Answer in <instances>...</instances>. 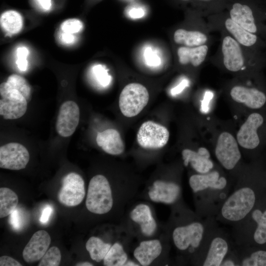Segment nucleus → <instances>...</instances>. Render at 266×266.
I'll return each mask as SVG.
<instances>
[{
  "label": "nucleus",
  "mask_w": 266,
  "mask_h": 266,
  "mask_svg": "<svg viewBox=\"0 0 266 266\" xmlns=\"http://www.w3.org/2000/svg\"><path fill=\"white\" fill-rule=\"evenodd\" d=\"M164 230L179 264L191 265L209 231L217 224L215 217L203 218L185 204L183 200L170 206Z\"/></svg>",
  "instance_id": "f257e3e1"
},
{
  "label": "nucleus",
  "mask_w": 266,
  "mask_h": 266,
  "mask_svg": "<svg viewBox=\"0 0 266 266\" xmlns=\"http://www.w3.org/2000/svg\"><path fill=\"white\" fill-rule=\"evenodd\" d=\"M139 189L134 185L113 188L107 177L97 174L90 180L86 207L89 212L98 215L108 214L115 209L122 218L129 205L137 197Z\"/></svg>",
  "instance_id": "f03ea898"
},
{
  "label": "nucleus",
  "mask_w": 266,
  "mask_h": 266,
  "mask_svg": "<svg viewBox=\"0 0 266 266\" xmlns=\"http://www.w3.org/2000/svg\"><path fill=\"white\" fill-rule=\"evenodd\" d=\"M195 212L203 218L215 217L230 195L231 184L216 169L204 173H194L189 178Z\"/></svg>",
  "instance_id": "7ed1b4c3"
},
{
  "label": "nucleus",
  "mask_w": 266,
  "mask_h": 266,
  "mask_svg": "<svg viewBox=\"0 0 266 266\" xmlns=\"http://www.w3.org/2000/svg\"><path fill=\"white\" fill-rule=\"evenodd\" d=\"M266 183L243 175L215 217L217 222L232 227L244 219L266 195Z\"/></svg>",
  "instance_id": "20e7f679"
},
{
  "label": "nucleus",
  "mask_w": 266,
  "mask_h": 266,
  "mask_svg": "<svg viewBox=\"0 0 266 266\" xmlns=\"http://www.w3.org/2000/svg\"><path fill=\"white\" fill-rule=\"evenodd\" d=\"M133 201L120 220V227L129 238L137 241L157 237L164 225L157 221L153 208L148 200Z\"/></svg>",
  "instance_id": "39448f33"
},
{
  "label": "nucleus",
  "mask_w": 266,
  "mask_h": 266,
  "mask_svg": "<svg viewBox=\"0 0 266 266\" xmlns=\"http://www.w3.org/2000/svg\"><path fill=\"white\" fill-rule=\"evenodd\" d=\"M232 227V237L236 246L266 248V195Z\"/></svg>",
  "instance_id": "423d86ee"
},
{
  "label": "nucleus",
  "mask_w": 266,
  "mask_h": 266,
  "mask_svg": "<svg viewBox=\"0 0 266 266\" xmlns=\"http://www.w3.org/2000/svg\"><path fill=\"white\" fill-rule=\"evenodd\" d=\"M235 246L233 238L217 224L207 234L191 265L220 266L223 259Z\"/></svg>",
  "instance_id": "0eeeda50"
},
{
  "label": "nucleus",
  "mask_w": 266,
  "mask_h": 266,
  "mask_svg": "<svg viewBox=\"0 0 266 266\" xmlns=\"http://www.w3.org/2000/svg\"><path fill=\"white\" fill-rule=\"evenodd\" d=\"M171 245L165 232L157 237L138 241L134 247L133 255L141 266H167L170 264L169 253Z\"/></svg>",
  "instance_id": "6e6552de"
},
{
  "label": "nucleus",
  "mask_w": 266,
  "mask_h": 266,
  "mask_svg": "<svg viewBox=\"0 0 266 266\" xmlns=\"http://www.w3.org/2000/svg\"><path fill=\"white\" fill-rule=\"evenodd\" d=\"M141 196L144 200L170 206L183 200L181 182L176 179L154 180L144 188Z\"/></svg>",
  "instance_id": "1a4fd4ad"
},
{
  "label": "nucleus",
  "mask_w": 266,
  "mask_h": 266,
  "mask_svg": "<svg viewBox=\"0 0 266 266\" xmlns=\"http://www.w3.org/2000/svg\"><path fill=\"white\" fill-rule=\"evenodd\" d=\"M148 92L143 85L133 83L127 85L120 93L119 106L126 117H133L138 115L149 101Z\"/></svg>",
  "instance_id": "9d476101"
},
{
  "label": "nucleus",
  "mask_w": 266,
  "mask_h": 266,
  "mask_svg": "<svg viewBox=\"0 0 266 266\" xmlns=\"http://www.w3.org/2000/svg\"><path fill=\"white\" fill-rule=\"evenodd\" d=\"M0 115L5 119L14 120L23 116L27 109L28 101L17 90L6 82L0 85Z\"/></svg>",
  "instance_id": "9b49d317"
},
{
  "label": "nucleus",
  "mask_w": 266,
  "mask_h": 266,
  "mask_svg": "<svg viewBox=\"0 0 266 266\" xmlns=\"http://www.w3.org/2000/svg\"><path fill=\"white\" fill-rule=\"evenodd\" d=\"M215 157L223 168L228 171L235 169L241 154L238 142L230 133L224 132L218 136L215 149Z\"/></svg>",
  "instance_id": "f8f14e48"
},
{
  "label": "nucleus",
  "mask_w": 266,
  "mask_h": 266,
  "mask_svg": "<svg viewBox=\"0 0 266 266\" xmlns=\"http://www.w3.org/2000/svg\"><path fill=\"white\" fill-rule=\"evenodd\" d=\"M62 185L58 194V199L66 206H75L83 200L85 194V183L78 173L70 172L62 179Z\"/></svg>",
  "instance_id": "ddd939ff"
},
{
  "label": "nucleus",
  "mask_w": 266,
  "mask_h": 266,
  "mask_svg": "<svg viewBox=\"0 0 266 266\" xmlns=\"http://www.w3.org/2000/svg\"><path fill=\"white\" fill-rule=\"evenodd\" d=\"M169 136V132L165 126L148 121L140 127L137 133V141L143 148L157 149L166 144Z\"/></svg>",
  "instance_id": "4468645a"
},
{
  "label": "nucleus",
  "mask_w": 266,
  "mask_h": 266,
  "mask_svg": "<svg viewBox=\"0 0 266 266\" xmlns=\"http://www.w3.org/2000/svg\"><path fill=\"white\" fill-rule=\"evenodd\" d=\"M29 160V153L21 144L10 142L0 147V168L10 170L22 169L26 167Z\"/></svg>",
  "instance_id": "2eb2a0df"
},
{
  "label": "nucleus",
  "mask_w": 266,
  "mask_h": 266,
  "mask_svg": "<svg viewBox=\"0 0 266 266\" xmlns=\"http://www.w3.org/2000/svg\"><path fill=\"white\" fill-rule=\"evenodd\" d=\"M80 111L73 101L64 102L60 106L57 119L56 128L58 133L63 137L71 135L79 121Z\"/></svg>",
  "instance_id": "dca6fc26"
},
{
  "label": "nucleus",
  "mask_w": 266,
  "mask_h": 266,
  "mask_svg": "<svg viewBox=\"0 0 266 266\" xmlns=\"http://www.w3.org/2000/svg\"><path fill=\"white\" fill-rule=\"evenodd\" d=\"M263 122V117L260 114L253 113L250 114L237 133L238 144L247 149H253L257 147L260 143L257 130Z\"/></svg>",
  "instance_id": "f3484780"
},
{
  "label": "nucleus",
  "mask_w": 266,
  "mask_h": 266,
  "mask_svg": "<svg viewBox=\"0 0 266 266\" xmlns=\"http://www.w3.org/2000/svg\"><path fill=\"white\" fill-rule=\"evenodd\" d=\"M51 237L44 230L35 232L25 247L22 256L28 263L38 261L42 258L49 247Z\"/></svg>",
  "instance_id": "a211bd4d"
},
{
  "label": "nucleus",
  "mask_w": 266,
  "mask_h": 266,
  "mask_svg": "<svg viewBox=\"0 0 266 266\" xmlns=\"http://www.w3.org/2000/svg\"><path fill=\"white\" fill-rule=\"evenodd\" d=\"M222 52L224 65L228 70L237 72L244 66V58L240 44L233 37L226 36L223 38Z\"/></svg>",
  "instance_id": "6ab92c4d"
},
{
  "label": "nucleus",
  "mask_w": 266,
  "mask_h": 266,
  "mask_svg": "<svg viewBox=\"0 0 266 266\" xmlns=\"http://www.w3.org/2000/svg\"><path fill=\"white\" fill-rule=\"evenodd\" d=\"M181 155L184 166L190 165L198 173H207L214 167V163L210 159V152L205 147H201L197 151L184 149Z\"/></svg>",
  "instance_id": "aec40b11"
},
{
  "label": "nucleus",
  "mask_w": 266,
  "mask_h": 266,
  "mask_svg": "<svg viewBox=\"0 0 266 266\" xmlns=\"http://www.w3.org/2000/svg\"><path fill=\"white\" fill-rule=\"evenodd\" d=\"M230 95L235 102L242 103L251 109L260 108L266 102L265 94L254 88L235 86L231 89Z\"/></svg>",
  "instance_id": "412c9836"
},
{
  "label": "nucleus",
  "mask_w": 266,
  "mask_h": 266,
  "mask_svg": "<svg viewBox=\"0 0 266 266\" xmlns=\"http://www.w3.org/2000/svg\"><path fill=\"white\" fill-rule=\"evenodd\" d=\"M96 142L106 153L119 155L125 151V144L120 133L113 129H108L98 133Z\"/></svg>",
  "instance_id": "4be33fe9"
},
{
  "label": "nucleus",
  "mask_w": 266,
  "mask_h": 266,
  "mask_svg": "<svg viewBox=\"0 0 266 266\" xmlns=\"http://www.w3.org/2000/svg\"><path fill=\"white\" fill-rule=\"evenodd\" d=\"M239 266H266V248L235 246Z\"/></svg>",
  "instance_id": "5701e85b"
},
{
  "label": "nucleus",
  "mask_w": 266,
  "mask_h": 266,
  "mask_svg": "<svg viewBox=\"0 0 266 266\" xmlns=\"http://www.w3.org/2000/svg\"><path fill=\"white\" fill-rule=\"evenodd\" d=\"M230 18L248 32L254 33L257 28L251 9L240 3L233 4L230 12Z\"/></svg>",
  "instance_id": "b1692460"
},
{
  "label": "nucleus",
  "mask_w": 266,
  "mask_h": 266,
  "mask_svg": "<svg viewBox=\"0 0 266 266\" xmlns=\"http://www.w3.org/2000/svg\"><path fill=\"white\" fill-rule=\"evenodd\" d=\"M131 240L127 234L112 244L105 256L103 263L105 266H124L130 259L126 249L127 242Z\"/></svg>",
  "instance_id": "393cba45"
},
{
  "label": "nucleus",
  "mask_w": 266,
  "mask_h": 266,
  "mask_svg": "<svg viewBox=\"0 0 266 266\" xmlns=\"http://www.w3.org/2000/svg\"><path fill=\"white\" fill-rule=\"evenodd\" d=\"M208 51V46L204 44L193 47L181 46L178 49L177 53L181 64H191L193 66L197 67L204 61Z\"/></svg>",
  "instance_id": "a878e982"
},
{
  "label": "nucleus",
  "mask_w": 266,
  "mask_h": 266,
  "mask_svg": "<svg viewBox=\"0 0 266 266\" xmlns=\"http://www.w3.org/2000/svg\"><path fill=\"white\" fill-rule=\"evenodd\" d=\"M174 42L184 46L193 47L204 45L207 41L206 35L199 31L177 30L173 35Z\"/></svg>",
  "instance_id": "bb28decb"
},
{
  "label": "nucleus",
  "mask_w": 266,
  "mask_h": 266,
  "mask_svg": "<svg viewBox=\"0 0 266 266\" xmlns=\"http://www.w3.org/2000/svg\"><path fill=\"white\" fill-rule=\"evenodd\" d=\"M225 26L227 30L240 44L251 46L256 43L257 37L255 34L246 30L230 18L226 20Z\"/></svg>",
  "instance_id": "cd10ccee"
},
{
  "label": "nucleus",
  "mask_w": 266,
  "mask_h": 266,
  "mask_svg": "<svg viewBox=\"0 0 266 266\" xmlns=\"http://www.w3.org/2000/svg\"><path fill=\"white\" fill-rule=\"evenodd\" d=\"M114 242H105L99 237L92 236L87 241L85 247L91 259L100 263L103 261Z\"/></svg>",
  "instance_id": "c85d7f7f"
},
{
  "label": "nucleus",
  "mask_w": 266,
  "mask_h": 266,
  "mask_svg": "<svg viewBox=\"0 0 266 266\" xmlns=\"http://www.w3.org/2000/svg\"><path fill=\"white\" fill-rule=\"evenodd\" d=\"M0 24L1 29L7 33L15 34L22 28V17L15 10H8L1 14Z\"/></svg>",
  "instance_id": "c756f323"
},
{
  "label": "nucleus",
  "mask_w": 266,
  "mask_h": 266,
  "mask_svg": "<svg viewBox=\"0 0 266 266\" xmlns=\"http://www.w3.org/2000/svg\"><path fill=\"white\" fill-rule=\"evenodd\" d=\"M18 198L16 194L10 189L0 188V217H5L16 208Z\"/></svg>",
  "instance_id": "7c9ffc66"
},
{
  "label": "nucleus",
  "mask_w": 266,
  "mask_h": 266,
  "mask_svg": "<svg viewBox=\"0 0 266 266\" xmlns=\"http://www.w3.org/2000/svg\"><path fill=\"white\" fill-rule=\"evenodd\" d=\"M6 82L13 89L18 91L29 101L31 98V89L28 81L23 77L17 74H12L7 79Z\"/></svg>",
  "instance_id": "2f4dec72"
},
{
  "label": "nucleus",
  "mask_w": 266,
  "mask_h": 266,
  "mask_svg": "<svg viewBox=\"0 0 266 266\" xmlns=\"http://www.w3.org/2000/svg\"><path fill=\"white\" fill-rule=\"evenodd\" d=\"M61 260V254L56 246L50 248L41 259L38 266H58Z\"/></svg>",
  "instance_id": "473e14b6"
},
{
  "label": "nucleus",
  "mask_w": 266,
  "mask_h": 266,
  "mask_svg": "<svg viewBox=\"0 0 266 266\" xmlns=\"http://www.w3.org/2000/svg\"><path fill=\"white\" fill-rule=\"evenodd\" d=\"M92 72L96 79L100 85L103 87L108 85L111 80V76L103 66L101 65L94 66L92 68Z\"/></svg>",
  "instance_id": "72a5a7b5"
},
{
  "label": "nucleus",
  "mask_w": 266,
  "mask_h": 266,
  "mask_svg": "<svg viewBox=\"0 0 266 266\" xmlns=\"http://www.w3.org/2000/svg\"><path fill=\"white\" fill-rule=\"evenodd\" d=\"M82 26V23L80 20L77 19H69L61 24V30L73 34L79 32L81 30Z\"/></svg>",
  "instance_id": "f704fd0d"
},
{
  "label": "nucleus",
  "mask_w": 266,
  "mask_h": 266,
  "mask_svg": "<svg viewBox=\"0 0 266 266\" xmlns=\"http://www.w3.org/2000/svg\"><path fill=\"white\" fill-rule=\"evenodd\" d=\"M144 59L146 64L150 66L156 67L161 64V59L153 49L148 46L144 50Z\"/></svg>",
  "instance_id": "c9c22d12"
},
{
  "label": "nucleus",
  "mask_w": 266,
  "mask_h": 266,
  "mask_svg": "<svg viewBox=\"0 0 266 266\" xmlns=\"http://www.w3.org/2000/svg\"><path fill=\"white\" fill-rule=\"evenodd\" d=\"M29 54V50L25 47H19L17 50V60L16 64L18 68L22 71H25L28 66L27 57Z\"/></svg>",
  "instance_id": "e433bc0d"
},
{
  "label": "nucleus",
  "mask_w": 266,
  "mask_h": 266,
  "mask_svg": "<svg viewBox=\"0 0 266 266\" xmlns=\"http://www.w3.org/2000/svg\"><path fill=\"white\" fill-rule=\"evenodd\" d=\"M236 245L223 259L220 266H239Z\"/></svg>",
  "instance_id": "4c0bfd02"
},
{
  "label": "nucleus",
  "mask_w": 266,
  "mask_h": 266,
  "mask_svg": "<svg viewBox=\"0 0 266 266\" xmlns=\"http://www.w3.org/2000/svg\"><path fill=\"white\" fill-rule=\"evenodd\" d=\"M127 14L132 19H139L145 15V10L143 7L140 6L133 5L128 8Z\"/></svg>",
  "instance_id": "58836bf2"
},
{
  "label": "nucleus",
  "mask_w": 266,
  "mask_h": 266,
  "mask_svg": "<svg viewBox=\"0 0 266 266\" xmlns=\"http://www.w3.org/2000/svg\"><path fill=\"white\" fill-rule=\"evenodd\" d=\"M9 223L13 229L18 230L22 227V221L18 208H15L10 214Z\"/></svg>",
  "instance_id": "ea45409f"
},
{
  "label": "nucleus",
  "mask_w": 266,
  "mask_h": 266,
  "mask_svg": "<svg viewBox=\"0 0 266 266\" xmlns=\"http://www.w3.org/2000/svg\"><path fill=\"white\" fill-rule=\"evenodd\" d=\"M33 6L37 9L46 11L51 7V0H31Z\"/></svg>",
  "instance_id": "a19ab883"
},
{
  "label": "nucleus",
  "mask_w": 266,
  "mask_h": 266,
  "mask_svg": "<svg viewBox=\"0 0 266 266\" xmlns=\"http://www.w3.org/2000/svg\"><path fill=\"white\" fill-rule=\"evenodd\" d=\"M58 37L60 42L63 44H72L75 40L73 34L66 33L62 30L59 33Z\"/></svg>",
  "instance_id": "79ce46f5"
},
{
  "label": "nucleus",
  "mask_w": 266,
  "mask_h": 266,
  "mask_svg": "<svg viewBox=\"0 0 266 266\" xmlns=\"http://www.w3.org/2000/svg\"><path fill=\"white\" fill-rule=\"evenodd\" d=\"M0 266H22L15 259L8 256H2L0 257Z\"/></svg>",
  "instance_id": "37998d69"
},
{
  "label": "nucleus",
  "mask_w": 266,
  "mask_h": 266,
  "mask_svg": "<svg viewBox=\"0 0 266 266\" xmlns=\"http://www.w3.org/2000/svg\"><path fill=\"white\" fill-rule=\"evenodd\" d=\"M53 211V209L51 206L46 205L42 211L39 219L40 222L43 224H46L48 222Z\"/></svg>",
  "instance_id": "c03bdc74"
},
{
  "label": "nucleus",
  "mask_w": 266,
  "mask_h": 266,
  "mask_svg": "<svg viewBox=\"0 0 266 266\" xmlns=\"http://www.w3.org/2000/svg\"><path fill=\"white\" fill-rule=\"evenodd\" d=\"M188 85V81L187 80H183L177 86L173 88L171 91L172 95H176L181 92Z\"/></svg>",
  "instance_id": "a18cd8bd"
},
{
  "label": "nucleus",
  "mask_w": 266,
  "mask_h": 266,
  "mask_svg": "<svg viewBox=\"0 0 266 266\" xmlns=\"http://www.w3.org/2000/svg\"><path fill=\"white\" fill-rule=\"evenodd\" d=\"M124 266H140V265L135 260L129 259L125 263Z\"/></svg>",
  "instance_id": "49530a36"
},
{
  "label": "nucleus",
  "mask_w": 266,
  "mask_h": 266,
  "mask_svg": "<svg viewBox=\"0 0 266 266\" xmlns=\"http://www.w3.org/2000/svg\"><path fill=\"white\" fill-rule=\"evenodd\" d=\"M77 266H93L94 265L89 262H82L76 264Z\"/></svg>",
  "instance_id": "de8ad7c7"
},
{
  "label": "nucleus",
  "mask_w": 266,
  "mask_h": 266,
  "mask_svg": "<svg viewBox=\"0 0 266 266\" xmlns=\"http://www.w3.org/2000/svg\"><path fill=\"white\" fill-rule=\"evenodd\" d=\"M203 0V1H209V0Z\"/></svg>",
  "instance_id": "09e8293b"
}]
</instances>
